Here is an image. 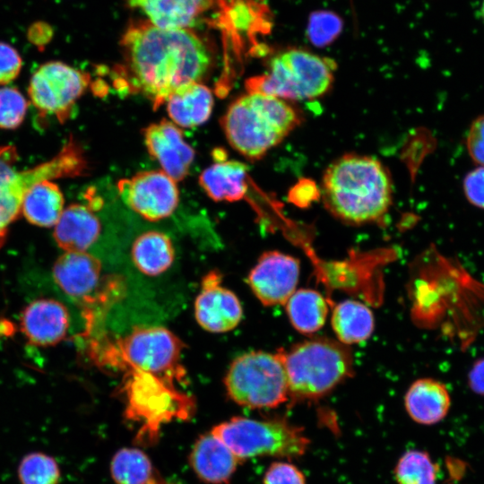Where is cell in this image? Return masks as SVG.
Wrapping results in <instances>:
<instances>
[{
    "label": "cell",
    "instance_id": "cell-1",
    "mask_svg": "<svg viewBox=\"0 0 484 484\" xmlns=\"http://www.w3.org/2000/svg\"><path fill=\"white\" fill-rule=\"evenodd\" d=\"M121 47L118 82L149 99L154 108L177 88L200 82L212 65L210 48L193 29H161L135 21L124 32Z\"/></svg>",
    "mask_w": 484,
    "mask_h": 484
},
{
    "label": "cell",
    "instance_id": "cell-2",
    "mask_svg": "<svg viewBox=\"0 0 484 484\" xmlns=\"http://www.w3.org/2000/svg\"><path fill=\"white\" fill-rule=\"evenodd\" d=\"M322 194L326 208L336 218L352 224L367 223L389 211L393 182L377 159L344 154L325 169Z\"/></svg>",
    "mask_w": 484,
    "mask_h": 484
},
{
    "label": "cell",
    "instance_id": "cell-3",
    "mask_svg": "<svg viewBox=\"0 0 484 484\" xmlns=\"http://www.w3.org/2000/svg\"><path fill=\"white\" fill-rule=\"evenodd\" d=\"M300 123L286 100L247 91L231 103L222 117L230 145L250 160H257L281 143Z\"/></svg>",
    "mask_w": 484,
    "mask_h": 484
},
{
    "label": "cell",
    "instance_id": "cell-4",
    "mask_svg": "<svg viewBox=\"0 0 484 484\" xmlns=\"http://www.w3.org/2000/svg\"><path fill=\"white\" fill-rule=\"evenodd\" d=\"M184 381L176 374L154 367L124 372L123 391L126 416L142 423L137 440H157L162 424L186 419L194 411V400L179 390Z\"/></svg>",
    "mask_w": 484,
    "mask_h": 484
},
{
    "label": "cell",
    "instance_id": "cell-5",
    "mask_svg": "<svg viewBox=\"0 0 484 484\" xmlns=\"http://www.w3.org/2000/svg\"><path fill=\"white\" fill-rule=\"evenodd\" d=\"M282 351V350H281ZM289 395L293 401H315L350 376L352 357L337 341L315 338L282 351Z\"/></svg>",
    "mask_w": 484,
    "mask_h": 484
},
{
    "label": "cell",
    "instance_id": "cell-6",
    "mask_svg": "<svg viewBox=\"0 0 484 484\" xmlns=\"http://www.w3.org/2000/svg\"><path fill=\"white\" fill-rule=\"evenodd\" d=\"M336 67L329 57L291 48L274 56L268 70L246 80V87L284 100L313 99L330 90Z\"/></svg>",
    "mask_w": 484,
    "mask_h": 484
},
{
    "label": "cell",
    "instance_id": "cell-7",
    "mask_svg": "<svg viewBox=\"0 0 484 484\" xmlns=\"http://www.w3.org/2000/svg\"><path fill=\"white\" fill-rule=\"evenodd\" d=\"M211 432L241 462L261 456L296 459L307 453L311 443L302 427L280 418L237 416L216 425Z\"/></svg>",
    "mask_w": 484,
    "mask_h": 484
},
{
    "label": "cell",
    "instance_id": "cell-8",
    "mask_svg": "<svg viewBox=\"0 0 484 484\" xmlns=\"http://www.w3.org/2000/svg\"><path fill=\"white\" fill-rule=\"evenodd\" d=\"M229 398L250 409H272L290 398L282 351H249L237 357L226 374Z\"/></svg>",
    "mask_w": 484,
    "mask_h": 484
},
{
    "label": "cell",
    "instance_id": "cell-9",
    "mask_svg": "<svg viewBox=\"0 0 484 484\" xmlns=\"http://www.w3.org/2000/svg\"><path fill=\"white\" fill-rule=\"evenodd\" d=\"M90 82L88 73L61 61H48L33 73L28 94L41 117H54L63 124L71 117Z\"/></svg>",
    "mask_w": 484,
    "mask_h": 484
},
{
    "label": "cell",
    "instance_id": "cell-10",
    "mask_svg": "<svg viewBox=\"0 0 484 484\" xmlns=\"http://www.w3.org/2000/svg\"><path fill=\"white\" fill-rule=\"evenodd\" d=\"M85 168L81 149L70 139L50 160L31 169L17 170L0 202V225L8 228L18 219L22 199L31 186L44 180L78 176Z\"/></svg>",
    "mask_w": 484,
    "mask_h": 484
},
{
    "label": "cell",
    "instance_id": "cell-11",
    "mask_svg": "<svg viewBox=\"0 0 484 484\" xmlns=\"http://www.w3.org/2000/svg\"><path fill=\"white\" fill-rule=\"evenodd\" d=\"M124 202L150 220L170 216L178 205L179 192L176 181L162 170L137 173L118 182Z\"/></svg>",
    "mask_w": 484,
    "mask_h": 484
},
{
    "label": "cell",
    "instance_id": "cell-12",
    "mask_svg": "<svg viewBox=\"0 0 484 484\" xmlns=\"http://www.w3.org/2000/svg\"><path fill=\"white\" fill-rule=\"evenodd\" d=\"M299 272L297 258L279 251H268L259 257L247 281L263 305H284L296 290Z\"/></svg>",
    "mask_w": 484,
    "mask_h": 484
},
{
    "label": "cell",
    "instance_id": "cell-13",
    "mask_svg": "<svg viewBox=\"0 0 484 484\" xmlns=\"http://www.w3.org/2000/svg\"><path fill=\"white\" fill-rule=\"evenodd\" d=\"M222 275L217 270L209 272L202 280L201 290L194 301V316L199 325L210 333H226L236 328L243 316V309L234 292L221 285Z\"/></svg>",
    "mask_w": 484,
    "mask_h": 484
},
{
    "label": "cell",
    "instance_id": "cell-14",
    "mask_svg": "<svg viewBox=\"0 0 484 484\" xmlns=\"http://www.w3.org/2000/svg\"><path fill=\"white\" fill-rule=\"evenodd\" d=\"M100 261L87 252H65L53 264L56 284L85 307L95 302L101 280Z\"/></svg>",
    "mask_w": 484,
    "mask_h": 484
},
{
    "label": "cell",
    "instance_id": "cell-15",
    "mask_svg": "<svg viewBox=\"0 0 484 484\" xmlns=\"http://www.w3.org/2000/svg\"><path fill=\"white\" fill-rule=\"evenodd\" d=\"M143 138L149 153L160 163L162 171L176 182L186 177L194 151L174 123L163 119L151 124L144 128Z\"/></svg>",
    "mask_w": 484,
    "mask_h": 484
},
{
    "label": "cell",
    "instance_id": "cell-16",
    "mask_svg": "<svg viewBox=\"0 0 484 484\" xmlns=\"http://www.w3.org/2000/svg\"><path fill=\"white\" fill-rule=\"evenodd\" d=\"M70 317L60 301L41 298L25 306L20 315V329L26 340L38 347L54 346L62 341L69 329Z\"/></svg>",
    "mask_w": 484,
    "mask_h": 484
},
{
    "label": "cell",
    "instance_id": "cell-17",
    "mask_svg": "<svg viewBox=\"0 0 484 484\" xmlns=\"http://www.w3.org/2000/svg\"><path fill=\"white\" fill-rule=\"evenodd\" d=\"M221 0H127L146 21L161 29H193Z\"/></svg>",
    "mask_w": 484,
    "mask_h": 484
},
{
    "label": "cell",
    "instance_id": "cell-18",
    "mask_svg": "<svg viewBox=\"0 0 484 484\" xmlns=\"http://www.w3.org/2000/svg\"><path fill=\"white\" fill-rule=\"evenodd\" d=\"M240 462L212 432L196 439L189 456L195 475L208 484H228Z\"/></svg>",
    "mask_w": 484,
    "mask_h": 484
},
{
    "label": "cell",
    "instance_id": "cell-19",
    "mask_svg": "<svg viewBox=\"0 0 484 484\" xmlns=\"http://www.w3.org/2000/svg\"><path fill=\"white\" fill-rule=\"evenodd\" d=\"M89 203H72L65 208L55 225L54 238L65 252H87L99 239L101 223Z\"/></svg>",
    "mask_w": 484,
    "mask_h": 484
},
{
    "label": "cell",
    "instance_id": "cell-20",
    "mask_svg": "<svg viewBox=\"0 0 484 484\" xmlns=\"http://www.w3.org/2000/svg\"><path fill=\"white\" fill-rule=\"evenodd\" d=\"M451 406L445 385L433 378L414 381L404 395V407L410 418L420 425H434L442 421Z\"/></svg>",
    "mask_w": 484,
    "mask_h": 484
},
{
    "label": "cell",
    "instance_id": "cell-21",
    "mask_svg": "<svg viewBox=\"0 0 484 484\" xmlns=\"http://www.w3.org/2000/svg\"><path fill=\"white\" fill-rule=\"evenodd\" d=\"M211 90L198 82L185 84L167 99V111L174 122L182 127H194L206 122L213 107Z\"/></svg>",
    "mask_w": 484,
    "mask_h": 484
},
{
    "label": "cell",
    "instance_id": "cell-22",
    "mask_svg": "<svg viewBox=\"0 0 484 484\" xmlns=\"http://www.w3.org/2000/svg\"><path fill=\"white\" fill-rule=\"evenodd\" d=\"M247 166L236 160L218 161L199 177L202 188L215 201H238L247 191Z\"/></svg>",
    "mask_w": 484,
    "mask_h": 484
},
{
    "label": "cell",
    "instance_id": "cell-23",
    "mask_svg": "<svg viewBox=\"0 0 484 484\" xmlns=\"http://www.w3.org/2000/svg\"><path fill=\"white\" fill-rule=\"evenodd\" d=\"M64 206L65 199L58 185L52 180H44L25 194L21 212L30 224L50 228L59 220Z\"/></svg>",
    "mask_w": 484,
    "mask_h": 484
},
{
    "label": "cell",
    "instance_id": "cell-24",
    "mask_svg": "<svg viewBox=\"0 0 484 484\" xmlns=\"http://www.w3.org/2000/svg\"><path fill=\"white\" fill-rule=\"evenodd\" d=\"M131 254L136 268L147 276H158L166 272L175 257L170 238L159 231L140 235L132 246Z\"/></svg>",
    "mask_w": 484,
    "mask_h": 484
},
{
    "label": "cell",
    "instance_id": "cell-25",
    "mask_svg": "<svg viewBox=\"0 0 484 484\" xmlns=\"http://www.w3.org/2000/svg\"><path fill=\"white\" fill-rule=\"evenodd\" d=\"M332 325L339 341L348 345L367 340L373 333L375 320L366 305L347 299L335 306Z\"/></svg>",
    "mask_w": 484,
    "mask_h": 484
},
{
    "label": "cell",
    "instance_id": "cell-26",
    "mask_svg": "<svg viewBox=\"0 0 484 484\" xmlns=\"http://www.w3.org/2000/svg\"><path fill=\"white\" fill-rule=\"evenodd\" d=\"M110 474L116 484H171L138 448L118 450L110 462Z\"/></svg>",
    "mask_w": 484,
    "mask_h": 484
},
{
    "label": "cell",
    "instance_id": "cell-27",
    "mask_svg": "<svg viewBox=\"0 0 484 484\" xmlns=\"http://www.w3.org/2000/svg\"><path fill=\"white\" fill-rule=\"evenodd\" d=\"M286 310L293 327L302 333H314L324 324L328 307L318 291L300 289L287 300Z\"/></svg>",
    "mask_w": 484,
    "mask_h": 484
},
{
    "label": "cell",
    "instance_id": "cell-28",
    "mask_svg": "<svg viewBox=\"0 0 484 484\" xmlns=\"http://www.w3.org/2000/svg\"><path fill=\"white\" fill-rule=\"evenodd\" d=\"M230 28L246 33L253 40L257 34H267L272 27V15L264 0H233Z\"/></svg>",
    "mask_w": 484,
    "mask_h": 484
},
{
    "label": "cell",
    "instance_id": "cell-29",
    "mask_svg": "<svg viewBox=\"0 0 484 484\" xmlns=\"http://www.w3.org/2000/svg\"><path fill=\"white\" fill-rule=\"evenodd\" d=\"M439 470L426 451L411 449L398 459L393 476L397 484H436Z\"/></svg>",
    "mask_w": 484,
    "mask_h": 484
},
{
    "label": "cell",
    "instance_id": "cell-30",
    "mask_svg": "<svg viewBox=\"0 0 484 484\" xmlns=\"http://www.w3.org/2000/svg\"><path fill=\"white\" fill-rule=\"evenodd\" d=\"M20 484H59L61 469L57 460L41 451H33L22 456L17 466Z\"/></svg>",
    "mask_w": 484,
    "mask_h": 484
},
{
    "label": "cell",
    "instance_id": "cell-31",
    "mask_svg": "<svg viewBox=\"0 0 484 484\" xmlns=\"http://www.w3.org/2000/svg\"><path fill=\"white\" fill-rule=\"evenodd\" d=\"M343 25L341 17L333 11H314L308 16L307 36L312 45L325 48L337 39Z\"/></svg>",
    "mask_w": 484,
    "mask_h": 484
},
{
    "label": "cell",
    "instance_id": "cell-32",
    "mask_svg": "<svg viewBox=\"0 0 484 484\" xmlns=\"http://www.w3.org/2000/svg\"><path fill=\"white\" fill-rule=\"evenodd\" d=\"M28 100L14 87H0V128L13 130L23 122Z\"/></svg>",
    "mask_w": 484,
    "mask_h": 484
},
{
    "label": "cell",
    "instance_id": "cell-33",
    "mask_svg": "<svg viewBox=\"0 0 484 484\" xmlns=\"http://www.w3.org/2000/svg\"><path fill=\"white\" fill-rule=\"evenodd\" d=\"M263 484H306V478L295 464L290 462L277 461L267 468Z\"/></svg>",
    "mask_w": 484,
    "mask_h": 484
},
{
    "label": "cell",
    "instance_id": "cell-34",
    "mask_svg": "<svg viewBox=\"0 0 484 484\" xmlns=\"http://www.w3.org/2000/svg\"><path fill=\"white\" fill-rule=\"evenodd\" d=\"M22 67L19 52L10 44L0 41V86L15 80Z\"/></svg>",
    "mask_w": 484,
    "mask_h": 484
},
{
    "label": "cell",
    "instance_id": "cell-35",
    "mask_svg": "<svg viewBox=\"0 0 484 484\" xmlns=\"http://www.w3.org/2000/svg\"><path fill=\"white\" fill-rule=\"evenodd\" d=\"M466 149L471 159L477 165L484 167V114L477 117L470 125Z\"/></svg>",
    "mask_w": 484,
    "mask_h": 484
},
{
    "label": "cell",
    "instance_id": "cell-36",
    "mask_svg": "<svg viewBox=\"0 0 484 484\" xmlns=\"http://www.w3.org/2000/svg\"><path fill=\"white\" fill-rule=\"evenodd\" d=\"M462 190L471 205L484 210V167L479 166L466 174Z\"/></svg>",
    "mask_w": 484,
    "mask_h": 484
},
{
    "label": "cell",
    "instance_id": "cell-37",
    "mask_svg": "<svg viewBox=\"0 0 484 484\" xmlns=\"http://www.w3.org/2000/svg\"><path fill=\"white\" fill-rule=\"evenodd\" d=\"M18 159L15 146L0 147V201L17 172L15 164Z\"/></svg>",
    "mask_w": 484,
    "mask_h": 484
},
{
    "label": "cell",
    "instance_id": "cell-38",
    "mask_svg": "<svg viewBox=\"0 0 484 484\" xmlns=\"http://www.w3.org/2000/svg\"><path fill=\"white\" fill-rule=\"evenodd\" d=\"M468 385L475 393L484 395V357L473 363L468 373Z\"/></svg>",
    "mask_w": 484,
    "mask_h": 484
},
{
    "label": "cell",
    "instance_id": "cell-39",
    "mask_svg": "<svg viewBox=\"0 0 484 484\" xmlns=\"http://www.w3.org/2000/svg\"><path fill=\"white\" fill-rule=\"evenodd\" d=\"M52 33L50 27L45 23H36L29 30V38L35 44H45Z\"/></svg>",
    "mask_w": 484,
    "mask_h": 484
},
{
    "label": "cell",
    "instance_id": "cell-40",
    "mask_svg": "<svg viewBox=\"0 0 484 484\" xmlns=\"http://www.w3.org/2000/svg\"><path fill=\"white\" fill-rule=\"evenodd\" d=\"M7 234H8V229H3L0 227V248L5 243V240L7 238Z\"/></svg>",
    "mask_w": 484,
    "mask_h": 484
},
{
    "label": "cell",
    "instance_id": "cell-41",
    "mask_svg": "<svg viewBox=\"0 0 484 484\" xmlns=\"http://www.w3.org/2000/svg\"><path fill=\"white\" fill-rule=\"evenodd\" d=\"M480 15H481V19H482V21L484 22V0H482V3H481Z\"/></svg>",
    "mask_w": 484,
    "mask_h": 484
}]
</instances>
